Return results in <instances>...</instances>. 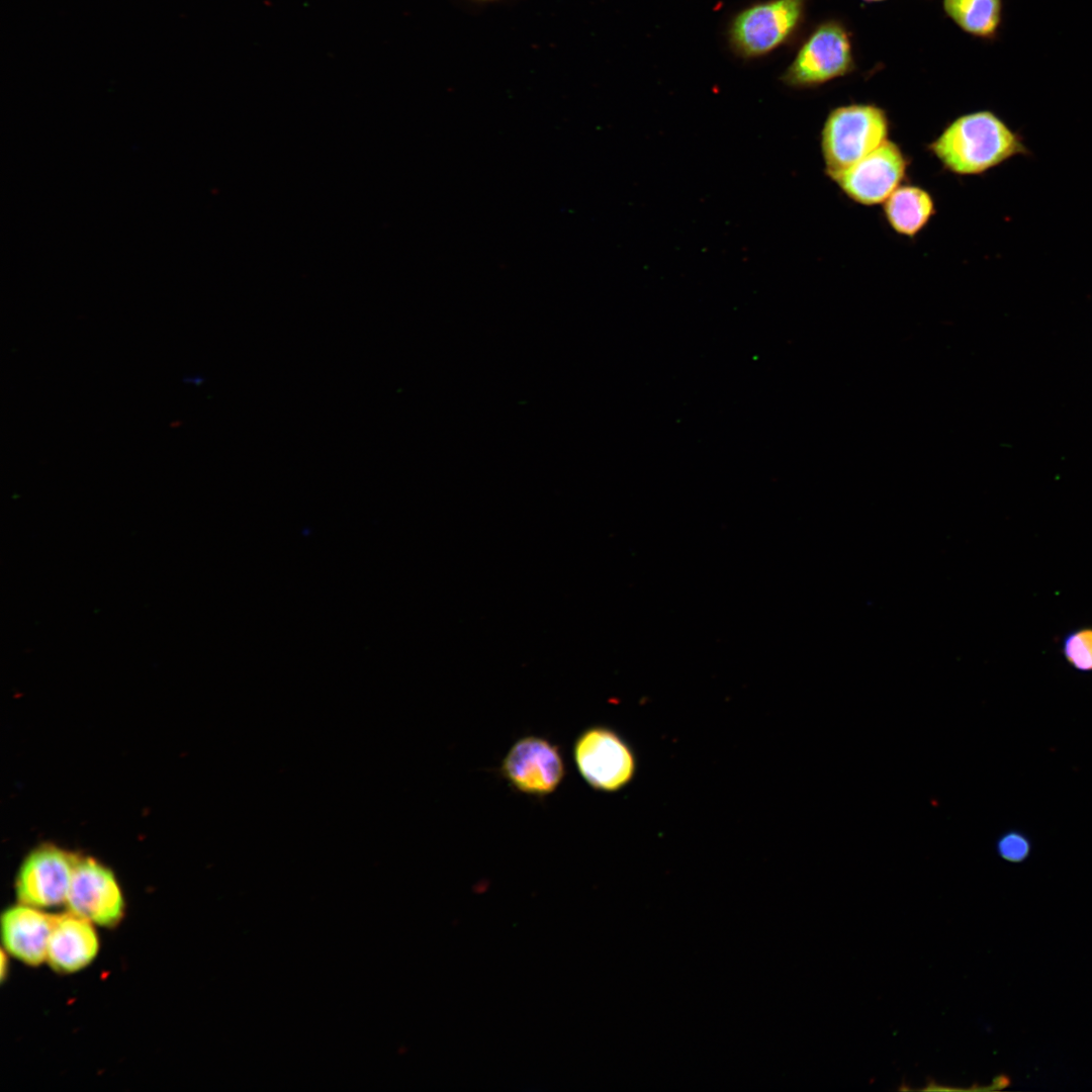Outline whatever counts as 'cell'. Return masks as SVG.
Wrapping results in <instances>:
<instances>
[{
	"label": "cell",
	"instance_id": "6da1fadb",
	"mask_svg": "<svg viewBox=\"0 0 1092 1092\" xmlns=\"http://www.w3.org/2000/svg\"><path fill=\"white\" fill-rule=\"evenodd\" d=\"M948 172L982 175L1015 156L1028 155L1022 136L991 110L958 116L927 145Z\"/></svg>",
	"mask_w": 1092,
	"mask_h": 1092
},
{
	"label": "cell",
	"instance_id": "7a4b0ae2",
	"mask_svg": "<svg viewBox=\"0 0 1092 1092\" xmlns=\"http://www.w3.org/2000/svg\"><path fill=\"white\" fill-rule=\"evenodd\" d=\"M887 111L874 103L832 108L820 133L824 171L828 178L850 167L889 140Z\"/></svg>",
	"mask_w": 1092,
	"mask_h": 1092
},
{
	"label": "cell",
	"instance_id": "3957f363",
	"mask_svg": "<svg viewBox=\"0 0 1092 1092\" xmlns=\"http://www.w3.org/2000/svg\"><path fill=\"white\" fill-rule=\"evenodd\" d=\"M573 757L578 772L596 791L616 793L627 787L637 771L636 754L615 729L590 726L576 737Z\"/></svg>",
	"mask_w": 1092,
	"mask_h": 1092
},
{
	"label": "cell",
	"instance_id": "277c9868",
	"mask_svg": "<svg viewBox=\"0 0 1092 1092\" xmlns=\"http://www.w3.org/2000/svg\"><path fill=\"white\" fill-rule=\"evenodd\" d=\"M806 0H766L754 3L732 19L729 42L740 57L753 59L775 51L796 32Z\"/></svg>",
	"mask_w": 1092,
	"mask_h": 1092
},
{
	"label": "cell",
	"instance_id": "5b68a950",
	"mask_svg": "<svg viewBox=\"0 0 1092 1092\" xmlns=\"http://www.w3.org/2000/svg\"><path fill=\"white\" fill-rule=\"evenodd\" d=\"M854 67L847 29L839 21L828 20L803 42L782 81L793 88H814L851 73Z\"/></svg>",
	"mask_w": 1092,
	"mask_h": 1092
},
{
	"label": "cell",
	"instance_id": "8992f818",
	"mask_svg": "<svg viewBox=\"0 0 1092 1092\" xmlns=\"http://www.w3.org/2000/svg\"><path fill=\"white\" fill-rule=\"evenodd\" d=\"M909 165L910 160L902 148L888 140L831 180L855 203L883 204L903 184Z\"/></svg>",
	"mask_w": 1092,
	"mask_h": 1092
},
{
	"label": "cell",
	"instance_id": "52a82bcc",
	"mask_svg": "<svg viewBox=\"0 0 1092 1092\" xmlns=\"http://www.w3.org/2000/svg\"><path fill=\"white\" fill-rule=\"evenodd\" d=\"M499 770L516 791L538 798L555 792L565 777L559 746L535 735L518 739L505 755Z\"/></svg>",
	"mask_w": 1092,
	"mask_h": 1092
},
{
	"label": "cell",
	"instance_id": "ba28073f",
	"mask_svg": "<svg viewBox=\"0 0 1092 1092\" xmlns=\"http://www.w3.org/2000/svg\"><path fill=\"white\" fill-rule=\"evenodd\" d=\"M78 855L46 843L23 859L15 880L18 902L48 908L66 904Z\"/></svg>",
	"mask_w": 1092,
	"mask_h": 1092
},
{
	"label": "cell",
	"instance_id": "9c48e42d",
	"mask_svg": "<svg viewBox=\"0 0 1092 1092\" xmlns=\"http://www.w3.org/2000/svg\"><path fill=\"white\" fill-rule=\"evenodd\" d=\"M66 905L93 924L113 927L124 914V899L110 869L93 857L76 860Z\"/></svg>",
	"mask_w": 1092,
	"mask_h": 1092
},
{
	"label": "cell",
	"instance_id": "30bf717a",
	"mask_svg": "<svg viewBox=\"0 0 1092 1092\" xmlns=\"http://www.w3.org/2000/svg\"><path fill=\"white\" fill-rule=\"evenodd\" d=\"M57 915L40 908L17 904L1 916V935L6 951L29 966L47 961L50 936Z\"/></svg>",
	"mask_w": 1092,
	"mask_h": 1092
},
{
	"label": "cell",
	"instance_id": "8fae6325",
	"mask_svg": "<svg viewBox=\"0 0 1092 1092\" xmlns=\"http://www.w3.org/2000/svg\"><path fill=\"white\" fill-rule=\"evenodd\" d=\"M99 940L89 920L70 911L57 915L50 936L47 962L56 972L74 973L97 956Z\"/></svg>",
	"mask_w": 1092,
	"mask_h": 1092
},
{
	"label": "cell",
	"instance_id": "7c38bea8",
	"mask_svg": "<svg viewBox=\"0 0 1092 1092\" xmlns=\"http://www.w3.org/2000/svg\"><path fill=\"white\" fill-rule=\"evenodd\" d=\"M934 199L918 185H900L883 203V214L898 235L914 239L935 214Z\"/></svg>",
	"mask_w": 1092,
	"mask_h": 1092
},
{
	"label": "cell",
	"instance_id": "4fadbf2b",
	"mask_svg": "<svg viewBox=\"0 0 1092 1092\" xmlns=\"http://www.w3.org/2000/svg\"><path fill=\"white\" fill-rule=\"evenodd\" d=\"M1003 0H943L946 15L965 32L993 40L1003 21Z\"/></svg>",
	"mask_w": 1092,
	"mask_h": 1092
},
{
	"label": "cell",
	"instance_id": "5bb4252c",
	"mask_svg": "<svg viewBox=\"0 0 1092 1092\" xmlns=\"http://www.w3.org/2000/svg\"><path fill=\"white\" fill-rule=\"evenodd\" d=\"M1062 652L1067 662L1078 671H1092V628L1083 627L1066 635Z\"/></svg>",
	"mask_w": 1092,
	"mask_h": 1092
},
{
	"label": "cell",
	"instance_id": "9a60e30c",
	"mask_svg": "<svg viewBox=\"0 0 1092 1092\" xmlns=\"http://www.w3.org/2000/svg\"><path fill=\"white\" fill-rule=\"evenodd\" d=\"M997 855L1005 861L1020 863L1026 860L1032 851L1029 836L1019 829H1008L995 840Z\"/></svg>",
	"mask_w": 1092,
	"mask_h": 1092
},
{
	"label": "cell",
	"instance_id": "2e32d148",
	"mask_svg": "<svg viewBox=\"0 0 1092 1092\" xmlns=\"http://www.w3.org/2000/svg\"><path fill=\"white\" fill-rule=\"evenodd\" d=\"M1 957H2V959H1V980H4L5 979V974H6V971H7L6 966L8 965V963H7V956H6V953L4 951H2Z\"/></svg>",
	"mask_w": 1092,
	"mask_h": 1092
},
{
	"label": "cell",
	"instance_id": "e0dca14e",
	"mask_svg": "<svg viewBox=\"0 0 1092 1092\" xmlns=\"http://www.w3.org/2000/svg\"><path fill=\"white\" fill-rule=\"evenodd\" d=\"M468 1H470L472 3H476V4H490V3H495V2H498V1H502V0H468Z\"/></svg>",
	"mask_w": 1092,
	"mask_h": 1092
},
{
	"label": "cell",
	"instance_id": "ac0fdd59",
	"mask_svg": "<svg viewBox=\"0 0 1092 1092\" xmlns=\"http://www.w3.org/2000/svg\"><path fill=\"white\" fill-rule=\"evenodd\" d=\"M862 1H864V2H880V1H884V0H862Z\"/></svg>",
	"mask_w": 1092,
	"mask_h": 1092
}]
</instances>
